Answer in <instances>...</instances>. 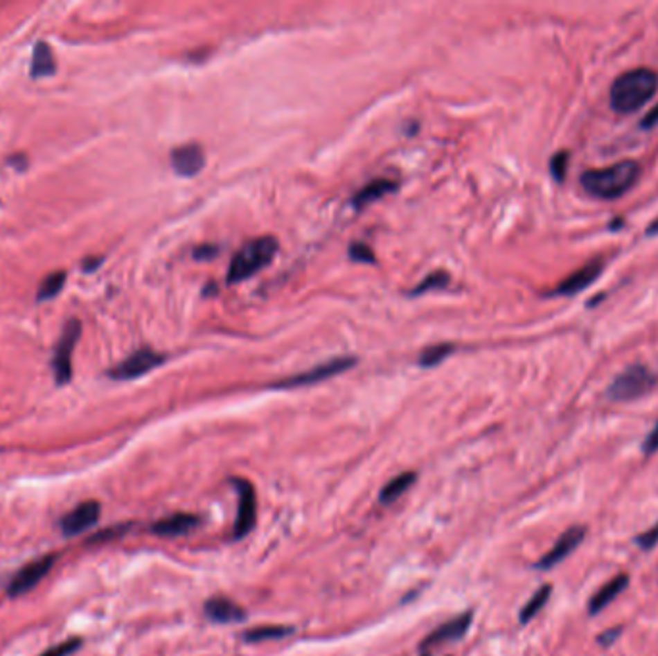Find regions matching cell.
<instances>
[{
	"label": "cell",
	"instance_id": "6da1fadb",
	"mask_svg": "<svg viewBox=\"0 0 658 656\" xmlns=\"http://www.w3.org/2000/svg\"><path fill=\"white\" fill-rule=\"evenodd\" d=\"M641 168L633 160H622L603 170H589L581 175V187L591 197L601 200H614L623 197L637 183Z\"/></svg>",
	"mask_w": 658,
	"mask_h": 656
},
{
	"label": "cell",
	"instance_id": "7a4b0ae2",
	"mask_svg": "<svg viewBox=\"0 0 658 656\" xmlns=\"http://www.w3.org/2000/svg\"><path fill=\"white\" fill-rule=\"evenodd\" d=\"M657 89V71L649 68L630 69L610 85V106L620 114L637 112L655 96Z\"/></svg>",
	"mask_w": 658,
	"mask_h": 656
},
{
	"label": "cell",
	"instance_id": "3957f363",
	"mask_svg": "<svg viewBox=\"0 0 658 656\" xmlns=\"http://www.w3.org/2000/svg\"><path fill=\"white\" fill-rule=\"evenodd\" d=\"M277 252V241L274 237H260L254 241L247 242L241 251L237 252L229 264L227 272V283H241L249 279L260 269L266 268L274 260Z\"/></svg>",
	"mask_w": 658,
	"mask_h": 656
},
{
	"label": "cell",
	"instance_id": "277c9868",
	"mask_svg": "<svg viewBox=\"0 0 658 656\" xmlns=\"http://www.w3.org/2000/svg\"><path fill=\"white\" fill-rule=\"evenodd\" d=\"M657 373H652L647 366L633 364L630 368H625L620 375H616L614 381L606 387L605 395L612 402H628L650 393L657 385Z\"/></svg>",
	"mask_w": 658,
	"mask_h": 656
},
{
	"label": "cell",
	"instance_id": "5b68a950",
	"mask_svg": "<svg viewBox=\"0 0 658 656\" xmlns=\"http://www.w3.org/2000/svg\"><path fill=\"white\" fill-rule=\"evenodd\" d=\"M79 337H81V321L69 320L64 326L60 341L54 348V356H52V370H54V380L58 385H66L71 380V353L78 345Z\"/></svg>",
	"mask_w": 658,
	"mask_h": 656
},
{
	"label": "cell",
	"instance_id": "8992f818",
	"mask_svg": "<svg viewBox=\"0 0 658 656\" xmlns=\"http://www.w3.org/2000/svg\"><path fill=\"white\" fill-rule=\"evenodd\" d=\"M164 354L156 353L152 348H139L133 354H130L125 360L116 364L112 370L108 371V378L116 381H130L137 380L141 375H145L150 370H154L156 366L164 364Z\"/></svg>",
	"mask_w": 658,
	"mask_h": 656
},
{
	"label": "cell",
	"instance_id": "52a82bcc",
	"mask_svg": "<svg viewBox=\"0 0 658 656\" xmlns=\"http://www.w3.org/2000/svg\"><path fill=\"white\" fill-rule=\"evenodd\" d=\"M587 537V526H571L564 531L562 535L558 537V541L553 544V549L541 556L539 562H535V570H553L554 566H558L560 562L566 560L578 547H580Z\"/></svg>",
	"mask_w": 658,
	"mask_h": 656
},
{
	"label": "cell",
	"instance_id": "ba28073f",
	"mask_svg": "<svg viewBox=\"0 0 658 656\" xmlns=\"http://www.w3.org/2000/svg\"><path fill=\"white\" fill-rule=\"evenodd\" d=\"M233 485L239 495V510H237L233 535L235 539H242L251 533L256 524V491L247 479H233Z\"/></svg>",
	"mask_w": 658,
	"mask_h": 656
},
{
	"label": "cell",
	"instance_id": "9c48e42d",
	"mask_svg": "<svg viewBox=\"0 0 658 656\" xmlns=\"http://www.w3.org/2000/svg\"><path fill=\"white\" fill-rule=\"evenodd\" d=\"M355 364H356L355 358H346V356L333 358V360H329V362H326V364H320V366H316V368H312V370L304 371V373H299V375H293V378H289V380L279 381V383H276V387L291 389V387H304V385H314V383H320V381L329 380V378H333V375L343 373V371H346L350 366H355Z\"/></svg>",
	"mask_w": 658,
	"mask_h": 656
},
{
	"label": "cell",
	"instance_id": "30bf717a",
	"mask_svg": "<svg viewBox=\"0 0 658 656\" xmlns=\"http://www.w3.org/2000/svg\"><path fill=\"white\" fill-rule=\"evenodd\" d=\"M54 560H56V556L48 554V556H43V558H37V560L26 564L8 583V595L19 596L37 587L41 583V579L52 570Z\"/></svg>",
	"mask_w": 658,
	"mask_h": 656
},
{
	"label": "cell",
	"instance_id": "8fae6325",
	"mask_svg": "<svg viewBox=\"0 0 658 656\" xmlns=\"http://www.w3.org/2000/svg\"><path fill=\"white\" fill-rule=\"evenodd\" d=\"M100 518V504L96 501H85L71 508L60 520V529L66 537H73L83 533L95 526Z\"/></svg>",
	"mask_w": 658,
	"mask_h": 656
},
{
	"label": "cell",
	"instance_id": "7c38bea8",
	"mask_svg": "<svg viewBox=\"0 0 658 656\" xmlns=\"http://www.w3.org/2000/svg\"><path fill=\"white\" fill-rule=\"evenodd\" d=\"M603 260H591L587 262L583 268L576 269L573 274L564 279L562 283H558V287L554 289L553 296H571V294H578L583 289H587L589 285H593L597 281V277L603 274Z\"/></svg>",
	"mask_w": 658,
	"mask_h": 656
},
{
	"label": "cell",
	"instance_id": "4fadbf2b",
	"mask_svg": "<svg viewBox=\"0 0 658 656\" xmlns=\"http://www.w3.org/2000/svg\"><path fill=\"white\" fill-rule=\"evenodd\" d=\"M204 152L199 145L189 143V145H183L172 150V168L173 172L181 177H193L204 168Z\"/></svg>",
	"mask_w": 658,
	"mask_h": 656
},
{
	"label": "cell",
	"instance_id": "5bb4252c",
	"mask_svg": "<svg viewBox=\"0 0 658 656\" xmlns=\"http://www.w3.org/2000/svg\"><path fill=\"white\" fill-rule=\"evenodd\" d=\"M470 623H472V612H464L456 616L454 620H449L447 623H443L441 628H437L432 631L425 641L422 643V648L429 647H439L443 643H450V641H459L466 635V631L470 630Z\"/></svg>",
	"mask_w": 658,
	"mask_h": 656
},
{
	"label": "cell",
	"instance_id": "9a60e30c",
	"mask_svg": "<svg viewBox=\"0 0 658 656\" xmlns=\"http://www.w3.org/2000/svg\"><path fill=\"white\" fill-rule=\"evenodd\" d=\"M630 585V576L628 574H620V576H616L610 581H606L603 587L598 589L595 595L589 599L587 603V614L589 616H597L605 610L606 606L610 605L614 599L620 596L623 589Z\"/></svg>",
	"mask_w": 658,
	"mask_h": 656
},
{
	"label": "cell",
	"instance_id": "2e32d148",
	"mask_svg": "<svg viewBox=\"0 0 658 656\" xmlns=\"http://www.w3.org/2000/svg\"><path fill=\"white\" fill-rule=\"evenodd\" d=\"M200 526V518L195 514H172L168 518H162L150 526V533L160 537H177L185 535Z\"/></svg>",
	"mask_w": 658,
	"mask_h": 656
},
{
	"label": "cell",
	"instance_id": "e0dca14e",
	"mask_svg": "<svg viewBox=\"0 0 658 656\" xmlns=\"http://www.w3.org/2000/svg\"><path fill=\"white\" fill-rule=\"evenodd\" d=\"M204 612H206V616L212 622L217 623H231L244 620V610L239 605H235L233 601L225 599V596L210 599L204 605Z\"/></svg>",
	"mask_w": 658,
	"mask_h": 656
},
{
	"label": "cell",
	"instance_id": "ac0fdd59",
	"mask_svg": "<svg viewBox=\"0 0 658 656\" xmlns=\"http://www.w3.org/2000/svg\"><path fill=\"white\" fill-rule=\"evenodd\" d=\"M54 71H56V62H54L51 46L44 41H39L35 44L33 58H31V78H51Z\"/></svg>",
	"mask_w": 658,
	"mask_h": 656
},
{
	"label": "cell",
	"instance_id": "d6986e66",
	"mask_svg": "<svg viewBox=\"0 0 658 656\" xmlns=\"http://www.w3.org/2000/svg\"><path fill=\"white\" fill-rule=\"evenodd\" d=\"M397 189V183L391 181V179H377V181L368 183L364 189H360L355 195V199H353V204L356 208H362L366 204H370L373 200L381 199V197H385L387 193Z\"/></svg>",
	"mask_w": 658,
	"mask_h": 656
},
{
	"label": "cell",
	"instance_id": "ffe728a7",
	"mask_svg": "<svg viewBox=\"0 0 658 656\" xmlns=\"http://www.w3.org/2000/svg\"><path fill=\"white\" fill-rule=\"evenodd\" d=\"M416 481V474L414 472H404V474L397 475L395 479H391L389 484L385 485L380 493V501L383 504H389V502H395L400 497V495H404V493L412 487V484Z\"/></svg>",
	"mask_w": 658,
	"mask_h": 656
},
{
	"label": "cell",
	"instance_id": "44dd1931",
	"mask_svg": "<svg viewBox=\"0 0 658 656\" xmlns=\"http://www.w3.org/2000/svg\"><path fill=\"white\" fill-rule=\"evenodd\" d=\"M551 593H553V587H551V585H543L541 589H537L533 596H531L528 603L524 605V608L519 610V623H528L529 620H533L537 614L545 608L549 599H551Z\"/></svg>",
	"mask_w": 658,
	"mask_h": 656
},
{
	"label": "cell",
	"instance_id": "7402d4cb",
	"mask_svg": "<svg viewBox=\"0 0 658 656\" xmlns=\"http://www.w3.org/2000/svg\"><path fill=\"white\" fill-rule=\"evenodd\" d=\"M64 283H66V272H54L51 276H46L37 289V301L43 303L58 296L64 289Z\"/></svg>",
	"mask_w": 658,
	"mask_h": 656
},
{
	"label": "cell",
	"instance_id": "603a6c76",
	"mask_svg": "<svg viewBox=\"0 0 658 656\" xmlns=\"http://www.w3.org/2000/svg\"><path fill=\"white\" fill-rule=\"evenodd\" d=\"M289 633H293V628H281V626H264V628H256V630H249L242 633V639L249 641V643H258V641L266 639H281Z\"/></svg>",
	"mask_w": 658,
	"mask_h": 656
},
{
	"label": "cell",
	"instance_id": "cb8c5ba5",
	"mask_svg": "<svg viewBox=\"0 0 658 656\" xmlns=\"http://www.w3.org/2000/svg\"><path fill=\"white\" fill-rule=\"evenodd\" d=\"M452 351H454V346L450 345V343H439V345L429 346V348H425L422 356H420V364H422L424 368L437 366V364L443 362Z\"/></svg>",
	"mask_w": 658,
	"mask_h": 656
},
{
	"label": "cell",
	"instance_id": "d4e9b609",
	"mask_svg": "<svg viewBox=\"0 0 658 656\" xmlns=\"http://www.w3.org/2000/svg\"><path fill=\"white\" fill-rule=\"evenodd\" d=\"M449 283V276L445 274V272H437V274H429V276L425 277L424 281L420 283V285L416 287L414 291H412V296H418V294H424L427 293L429 289H443V287Z\"/></svg>",
	"mask_w": 658,
	"mask_h": 656
},
{
	"label": "cell",
	"instance_id": "484cf974",
	"mask_svg": "<svg viewBox=\"0 0 658 656\" xmlns=\"http://www.w3.org/2000/svg\"><path fill=\"white\" fill-rule=\"evenodd\" d=\"M568 162H570V152H566V150H560V152H556V154L551 158V173H553V177L558 183L564 181V177H566V172H568Z\"/></svg>",
	"mask_w": 658,
	"mask_h": 656
},
{
	"label": "cell",
	"instance_id": "4316f807",
	"mask_svg": "<svg viewBox=\"0 0 658 656\" xmlns=\"http://www.w3.org/2000/svg\"><path fill=\"white\" fill-rule=\"evenodd\" d=\"M633 543L637 544L643 553H650L658 544V522L652 527H649L647 531L633 537Z\"/></svg>",
	"mask_w": 658,
	"mask_h": 656
},
{
	"label": "cell",
	"instance_id": "83f0119b",
	"mask_svg": "<svg viewBox=\"0 0 658 656\" xmlns=\"http://www.w3.org/2000/svg\"><path fill=\"white\" fill-rule=\"evenodd\" d=\"M83 645V641L79 639V637H69L68 641H64L60 645H54L48 650H44L43 655L39 656H71L75 650H79Z\"/></svg>",
	"mask_w": 658,
	"mask_h": 656
},
{
	"label": "cell",
	"instance_id": "f1b7e54d",
	"mask_svg": "<svg viewBox=\"0 0 658 656\" xmlns=\"http://www.w3.org/2000/svg\"><path fill=\"white\" fill-rule=\"evenodd\" d=\"M350 258L356 260V262H364V264H375V256H373V252L370 251V247H366L362 242H353V247H350Z\"/></svg>",
	"mask_w": 658,
	"mask_h": 656
},
{
	"label": "cell",
	"instance_id": "f546056e",
	"mask_svg": "<svg viewBox=\"0 0 658 656\" xmlns=\"http://www.w3.org/2000/svg\"><path fill=\"white\" fill-rule=\"evenodd\" d=\"M623 633V626H616V628H608V630L606 631H603V633H598L597 635V643L598 645H601V647H612V645H614L616 641H618V637H620V635H622Z\"/></svg>",
	"mask_w": 658,
	"mask_h": 656
},
{
	"label": "cell",
	"instance_id": "4dcf8cb0",
	"mask_svg": "<svg viewBox=\"0 0 658 656\" xmlns=\"http://www.w3.org/2000/svg\"><path fill=\"white\" fill-rule=\"evenodd\" d=\"M641 450H643V454H645V456H652V454L658 450V422H657V425L650 429L649 435L645 437L643 445H641Z\"/></svg>",
	"mask_w": 658,
	"mask_h": 656
},
{
	"label": "cell",
	"instance_id": "1f68e13d",
	"mask_svg": "<svg viewBox=\"0 0 658 656\" xmlns=\"http://www.w3.org/2000/svg\"><path fill=\"white\" fill-rule=\"evenodd\" d=\"M216 254H217V247H214V245H204V247H199V249L195 251V258L208 260V258H212V256H216Z\"/></svg>",
	"mask_w": 658,
	"mask_h": 656
},
{
	"label": "cell",
	"instance_id": "d6a6232c",
	"mask_svg": "<svg viewBox=\"0 0 658 656\" xmlns=\"http://www.w3.org/2000/svg\"><path fill=\"white\" fill-rule=\"evenodd\" d=\"M657 125H658V104L652 108V110H650L649 114H647V116H645V118H643V120H641V127H643V130H650V127H657Z\"/></svg>",
	"mask_w": 658,
	"mask_h": 656
},
{
	"label": "cell",
	"instance_id": "836d02e7",
	"mask_svg": "<svg viewBox=\"0 0 658 656\" xmlns=\"http://www.w3.org/2000/svg\"><path fill=\"white\" fill-rule=\"evenodd\" d=\"M120 529L121 527H110V529H106V531H103V533H98V535L93 537L91 541H93V543H98V541H104V539H112V537L123 533V531H120Z\"/></svg>",
	"mask_w": 658,
	"mask_h": 656
},
{
	"label": "cell",
	"instance_id": "e575fe53",
	"mask_svg": "<svg viewBox=\"0 0 658 656\" xmlns=\"http://www.w3.org/2000/svg\"><path fill=\"white\" fill-rule=\"evenodd\" d=\"M100 262H103V258H87L85 264H83V269H85V272H91V269L98 268Z\"/></svg>",
	"mask_w": 658,
	"mask_h": 656
},
{
	"label": "cell",
	"instance_id": "d590c367",
	"mask_svg": "<svg viewBox=\"0 0 658 656\" xmlns=\"http://www.w3.org/2000/svg\"><path fill=\"white\" fill-rule=\"evenodd\" d=\"M10 164H12V166H16L17 170H19V172H21V170H26L27 160H26V158H24V156H14V158H12V160H10Z\"/></svg>",
	"mask_w": 658,
	"mask_h": 656
},
{
	"label": "cell",
	"instance_id": "8d00e7d4",
	"mask_svg": "<svg viewBox=\"0 0 658 656\" xmlns=\"http://www.w3.org/2000/svg\"><path fill=\"white\" fill-rule=\"evenodd\" d=\"M645 233H647V237H655V235H658V218L655 220V222H650V225L647 227V231H645Z\"/></svg>",
	"mask_w": 658,
	"mask_h": 656
},
{
	"label": "cell",
	"instance_id": "74e56055",
	"mask_svg": "<svg viewBox=\"0 0 658 656\" xmlns=\"http://www.w3.org/2000/svg\"><path fill=\"white\" fill-rule=\"evenodd\" d=\"M622 224H623L622 220H616V222H610V225H608V227H610V229H618V227H620Z\"/></svg>",
	"mask_w": 658,
	"mask_h": 656
},
{
	"label": "cell",
	"instance_id": "f35d334b",
	"mask_svg": "<svg viewBox=\"0 0 658 656\" xmlns=\"http://www.w3.org/2000/svg\"><path fill=\"white\" fill-rule=\"evenodd\" d=\"M425 656H429V655H425Z\"/></svg>",
	"mask_w": 658,
	"mask_h": 656
}]
</instances>
